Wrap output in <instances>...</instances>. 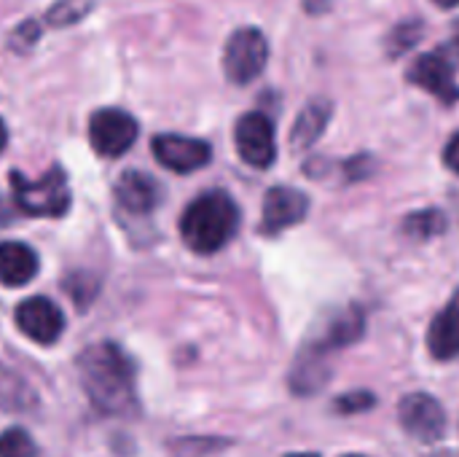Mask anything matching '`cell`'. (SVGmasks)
<instances>
[{
    "mask_svg": "<svg viewBox=\"0 0 459 457\" xmlns=\"http://www.w3.org/2000/svg\"><path fill=\"white\" fill-rule=\"evenodd\" d=\"M78 372L89 401L105 415H129L137 409L134 393V364L129 356L110 345L100 342L81 353Z\"/></svg>",
    "mask_w": 459,
    "mask_h": 457,
    "instance_id": "cell-1",
    "label": "cell"
},
{
    "mask_svg": "<svg viewBox=\"0 0 459 457\" xmlns=\"http://www.w3.org/2000/svg\"><path fill=\"white\" fill-rule=\"evenodd\" d=\"M239 229V207L226 191H204L199 194L180 218L183 242L194 253H215L221 250Z\"/></svg>",
    "mask_w": 459,
    "mask_h": 457,
    "instance_id": "cell-2",
    "label": "cell"
},
{
    "mask_svg": "<svg viewBox=\"0 0 459 457\" xmlns=\"http://www.w3.org/2000/svg\"><path fill=\"white\" fill-rule=\"evenodd\" d=\"M11 191L13 202L27 215H48L62 218L70 207V189L65 170L51 167L40 180H30L22 172H11Z\"/></svg>",
    "mask_w": 459,
    "mask_h": 457,
    "instance_id": "cell-3",
    "label": "cell"
},
{
    "mask_svg": "<svg viewBox=\"0 0 459 457\" xmlns=\"http://www.w3.org/2000/svg\"><path fill=\"white\" fill-rule=\"evenodd\" d=\"M266 62H269V43L261 30L242 27L229 38L223 51V70L229 81L250 83L264 73Z\"/></svg>",
    "mask_w": 459,
    "mask_h": 457,
    "instance_id": "cell-4",
    "label": "cell"
},
{
    "mask_svg": "<svg viewBox=\"0 0 459 457\" xmlns=\"http://www.w3.org/2000/svg\"><path fill=\"white\" fill-rule=\"evenodd\" d=\"M234 145L245 164L255 170H266L274 164L277 156V140H274V124L266 113H245L234 127Z\"/></svg>",
    "mask_w": 459,
    "mask_h": 457,
    "instance_id": "cell-5",
    "label": "cell"
},
{
    "mask_svg": "<svg viewBox=\"0 0 459 457\" xmlns=\"http://www.w3.org/2000/svg\"><path fill=\"white\" fill-rule=\"evenodd\" d=\"M89 140L91 148L105 159L124 156L137 140V121L118 108H102L89 121Z\"/></svg>",
    "mask_w": 459,
    "mask_h": 457,
    "instance_id": "cell-6",
    "label": "cell"
},
{
    "mask_svg": "<svg viewBox=\"0 0 459 457\" xmlns=\"http://www.w3.org/2000/svg\"><path fill=\"white\" fill-rule=\"evenodd\" d=\"M398 415H401V426L406 428V434L425 444H433V442L444 439V434H446V412L428 393L406 396L401 401Z\"/></svg>",
    "mask_w": 459,
    "mask_h": 457,
    "instance_id": "cell-7",
    "label": "cell"
},
{
    "mask_svg": "<svg viewBox=\"0 0 459 457\" xmlns=\"http://www.w3.org/2000/svg\"><path fill=\"white\" fill-rule=\"evenodd\" d=\"M16 326L27 339L38 345H54L65 331V315L51 299L32 296L16 307Z\"/></svg>",
    "mask_w": 459,
    "mask_h": 457,
    "instance_id": "cell-8",
    "label": "cell"
},
{
    "mask_svg": "<svg viewBox=\"0 0 459 457\" xmlns=\"http://www.w3.org/2000/svg\"><path fill=\"white\" fill-rule=\"evenodd\" d=\"M153 156L161 167H167L172 172H194L210 162L212 148L196 137L159 135V137H153Z\"/></svg>",
    "mask_w": 459,
    "mask_h": 457,
    "instance_id": "cell-9",
    "label": "cell"
},
{
    "mask_svg": "<svg viewBox=\"0 0 459 457\" xmlns=\"http://www.w3.org/2000/svg\"><path fill=\"white\" fill-rule=\"evenodd\" d=\"M409 81L433 94L436 100L452 105L459 100V83L455 78L452 65L441 54H422L417 62L409 67Z\"/></svg>",
    "mask_w": 459,
    "mask_h": 457,
    "instance_id": "cell-10",
    "label": "cell"
},
{
    "mask_svg": "<svg viewBox=\"0 0 459 457\" xmlns=\"http://www.w3.org/2000/svg\"><path fill=\"white\" fill-rule=\"evenodd\" d=\"M307 210H309V199L299 189L274 186L266 191V199H264V229L269 234L290 229L304 221Z\"/></svg>",
    "mask_w": 459,
    "mask_h": 457,
    "instance_id": "cell-11",
    "label": "cell"
},
{
    "mask_svg": "<svg viewBox=\"0 0 459 457\" xmlns=\"http://www.w3.org/2000/svg\"><path fill=\"white\" fill-rule=\"evenodd\" d=\"M159 197H161V189L159 183L140 172V170H126L118 183H116V199L124 210L134 213V215H145L151 213L156 205H159Z\"/></svg>",
    "mask_w": 459,
    "mask_h": 457,
    "instance_id": "cell-12",
    "label": "cell"
},
{
    "mask_svg": "<svg viewBox=\"0 0 459 457\" xmlns=\"http://www.w3.org/2000/svg\"><path fill=\"white\" fill-rule=\"evenodd\" d=\"M428 350L438 361H452L459 356V291L430 323Z\"/></svg>",
    "mask_w": 459,
    "mask_h": 457,
    "instance_id": "cell-13",
    "label": "cell"
},
{
    "mask_svg": "<svg viewBox=\"0 0 459 457\" xmlns=\"http://www.w3.org/2000/svg\"><path fill=\"white\" fill-rule=\"evenodd\" d=\"M38 275V256L24 242H0V283L8 288L27 286Z\"/></svg>",
    "mask_w": 459,
    "mask_h": 457,
    "instance_id": "cell-14",
    "label": "cell"
},
{
    "mask_svg": "<svg viewBox=\"0 0 459 457\" xmlns=\"http://www.w3.org/2000/svg\"><path fill=\"white\" fill-rule=\"evenodd\" d=\"M331 121V102L328 100H312L304 105V110L299 113L296 124H293V132H290V145L296 151H307L312 148L320 135L325 132Z\"/></svg>",
    "mask_w": 459,
    "mask_h": 457,
    "instance_id": "cell-15",
    "label": "cell"
},
{
    "mask_svg": "<svg viewBox=\"0 0 459 457\" xmlns=\"http://www.w3.org/2000/svg\"><path fill=\"white\" fill-rule=\"evenodd\" d=\"M360 334H363V315H360V310H350L333 321L323 347H344V345L355 342Z\"/></svg>",
    "mask_w": 459,
    "mask_h": 457,
    "instance_id": "cell-16",
    "label": "cell"
},
{
    "mask_svg": "<svg viewBox=\"0 0 459 457\" xmlns=\"http://www.w3.org/2000/svg\"><path fill=\"white\" fill-rule=\"evenodd\" d=\"M91 3L94 0H59L48 13H46V22L51 27H70L75 22H81L89 11H91Z\"/></svg>",
    "mask_w": 459,
    "mask_h": 457,
    "instance_id": "cell-17",
    "label": "cell"
},
{
    "mask_svg": "<svg viewBox=\"0 0 459 457\" xmlns=\"http://www.w3.org/2000/svg\"><path fill=\"white\" fill-rule=\"evenodd\" d=\"M38 447L32 436L22 428H8L0 434V457H35Z\"/></svg>",
    "mask_w": 459,
    "mask_h": 457,
    "instance_id": "cell-18",
    "label": "cell"
},
{
    "mask_svg": "<svg viewBox=\"0 0 459 457\" xmlns=\"http://www.w3.org/2000/svg\"><path fill=\"white\" fill-rule=\"evenodd\" d=\"M406 229L420 237H430L444 229V215L441 213H417L406 221Z\"/></svg>",
    "mask_w": 459,
    "mask_h": 457,
    "instance_id": "cell-19",
    "label": "cell"
},
{
    "mask_svg": "<svg viewBox=\"0 0 459 457\" xmlns=\"http://www.w3.org/2000/svg\"><path fill=\"white\" fill-rule=\"evenodd\" d=\"M368 407H374V396L371 393H355V396L339 399V409L342 412H360V409H368Z\"/></svg>",
    "mask_w": 459,
    "mask_h": 457,
    "instance_id": "cell-20",
    "label": "cell"
},
{
    "mask_svg": "<svg viewBox=\"0 0 459 457\" xmlns=\"http://www.w3.org/2000/svg\"><path fill=\"white\" fill-rule=\"evenodd\" d=\"M444 162H446V167H449L452 172H457L459 175V132L449 140V145H446V151H444Z\"/></svg>",
    "mask_w": 459,
    "mask_h": 457,
    "instance_id": "cell-21",
    "label": "cell"
},
{
    "mask_svg": "<svg viewBox=\"0 0 459 457\" xmlns=\"http://www.w3.org/2000/svg\"><path fill=\"white\" fill-rule=\"evenodd\" d=\"M5 143H8V129H5V124H3V119H0V154H3V148H5Z\"/></svg>",
    "mask_w": 459,
    "mask_h": 457,
    "instance_id": "cell-22",
    "label": "cell"
},
{
    "mask_svg": "<svg viewBox=\"0 0 459 457\" xmlns=\"http://www.w3.org/2000/svg\"><path fill=\"white\" fill-rule=\"evenodd\" d=\"M436 5H441V8H455V5H459V0H433Z\"/></svg>",
    "mask_w": 459,
    "mask_h": 457,
    "instance_id": "cell-23",
    "label": "cell"
},
{
    "mask_svg": "<svg viewBox=\"0 0 459 457\" xmlns=\"http://www.w3.org/2000/svg\"><path fill=\"white\" fill-rule=\"evenodd\" d=\"M288 457H317V455H309V453H301V455H288Z\"/></svg>",
    "mask_w": 459,
    "mask_h": 457,
    "instance_id": "cell-24",
    "label": "cell"
},
{
    "mask_svg": "<svg viewBox=\"0 0 459 457\" xmlns=\"http://www.w3.org/2000/svg\"><path fill=\"white\" fill-rule=\"evenodd\" d=\"M455 46H457V51H459V30H457V35H455Z\"/></svg>",
    "mask_w": 459,
    "mask_h": 457,
    "instance_id": "cell-25",
    "label": "cell"
},
{
    "mask_svg": "<svg viewBox=\"0 0 459 457\" xmlns=\"http://www.w3.org/2000/svg\"><path fill=\"white\" fill-rule=\"evenodd\" d=\"M352 457H360V455H352Z\"/></svg>",
    "mask_w": 459,
    "mask_h": 457,
    "instance_id": "cell-26",
    "label": "cell"
}]
</instances>
